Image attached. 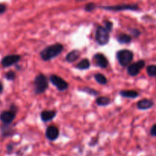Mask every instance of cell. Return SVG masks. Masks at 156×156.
<instances>
[{
	"label": "cell",
	"mask_w": 156,
	"mask_h": 156,
	"mask_svg": "<svg viewBox=\"0 0 156 156\" xmlns=\"http://www.w3.org/2000/svg\"><path fill=\"white\" fill-rule=\"evenodd\" d=\"M90 61L89 59L85 58V59H82L79 63L76 65V68L79 69L80 70H85V69H88L90 68Z\"/></svg>",
	"instance_id": "d6986e66"
},
{
	"label": "cell",
	"mask_w": 156,
	"mask_h": 156,
	"mask_svg": "<svg viewBox=\"0 0 156 156\" xmlns=\"http://www.w3.org/2000/svg\"><path fill=\"white\" fill-rule=\"evenodd\" d=\"M133 37L131 35L125 33H121L117 37V41L120 44H127L132 41Z\"/></svg>",
	"instance_id": "2e32d148"
},
{
	"label": "cell",
	"mask_w": 156,
	"mask_h": 156,
	"mask_svg": "<svg viewBox=\"0 0 156 156\" xmlns=\"http://www.w3.org/2000/svg\"><path fill=\"white\" fill-rule=\"evenodd\" d=\"M56 116V111H44L41 113V118L44 122H48L53 120Z\"/></svg>",
	"instance_id": "4fadbf2b"
},
{
	"label": "cell",
	"mask_w": 156,
	"mask_h": 156,
	"mask_svg": "<svg viewBox=\"0 0 156 156\" xmlns=\"http://www.w3.org/2000/svg\"><path fill=\"white\" fill-rule=\"evenodd\" d=\"M148 76L156 78V65H149L146 67Z\"/></svg>",
	"instance_id": "44dd1931"
},
{
	"label": "cell",
	"mask_w": 156,
	"mask_h": 156,
	"mask_svg": "<svg viewBox=\"0 0 156 156\" xmlns=\"http://www.w3.org/2000/svg\"><path fill=\"white\" fill-rule=\"evenodd\" d=\"M34 93L36 94H41L45 92L49 87L48 79L47 76L42 73L37 75L34 81Z\"/></svg>",
	"instance_id": "7a4b0ae2"
},
{
	"label": "cell",
	"mask_w": 156,
	"mask_h": 156,
	"mask_svg": "<svg viewBox=\"0 0 156 156\" xmlns=\"http://www.w3.org/2000/svg\"><path fill=\"white\" fill-rule=\"evenodd\" d=\"M150 134L151 136H152L156 137V123L155 124H154L153 126H152V128H151Z\"/></svg>",
	"instance_id": "83f0119b"
},
{
	"label": "cell",
	"mask_w": 156,
	"mask_h": 156,
	"mask_svg": "<svg viewBox=\"0 0 156 156\" xmlns=\"http://www.w3.org/2000/svg\"><path fill=\"white\" fill-rule=\"evenodd\" d=\"M97 9V5L94 2H89L85 5V10L86 12H91Z\"/></svg>",
	"instance_id": "cb8c5ba5"
},
{
	"label": "cell",
	"mask_w": 156,
	"mask_h": 156,
	"mask_svg": "<svg viewBox=\"0 0 156 156\" xmlns=\"http://www.w3.org/2000/svg\"><path fill=\"white\" fill-rule=\"evenodd\" d=\"M5 78L9 81H13L16 78V74L14 71H9L5 75Z\"/></svg>",
	"instance_id": "d4e9b609"
},
{
	"label": "cell",
	"mask_w": 156,
	"mask_h": 156,
	"mask_svg": "<svg viewBox=\"0 0 156 156\" xmlns=\"http://www.w3.org/2000/svg\"><path fill=\"white\" fill-rule=\"evenodd\" d=\"M129 31H130L131 37H133L137 38L140 36V34H141V32H140V30L137 28L130 29V30H129Z\"/></svg>",
	"instance_id": "484cf974"
},
{
	"label": "cell",
	"mask_w": 156,
	"mask_h": 156,
	"mask_svg": "<svg viewBox=\"0 0 156 156\" xmlns=\"http://www.w3.org/2000/svg\"><path fill=\"white\" fill-rule=\"evenodd\" d=\"M99 8L105 10L112 11V12H120V11H138L139 5L132 3V4H120L117 5H107L100 6Z\"/></svg>",
	"instance_id": "8992f818"
},
{
	"label": "cell",
	"mask_w": 156,
	"mask_h": 156,
	"mask_svg": "<svg viewBox=\"0 0 156 156\" xmlns=\"http://www.w3.org/2000/svg\"><path fill=\"white\" fill-rule=\"evenodd\" d=\"M2 91H3V85L0 82V94L2 92Z\"/></svg>",
	"instance_id": "f546056e"
},
{
	"label": "cell",
	"mask_w": 156,
	"mask_h": 156,
	"mask_svg": "<svg viewBox=\"0 0 156 156\" xmlns=\"http://www.w3.org/2000/svg\"><path fill=\"white\" fill-rule=\"evenodd\" d=\"M104 24H105L104 27H105V29H106L109 33H111V32L112 31L113 28H114V23L111 21H110V20H105V21H104Z\"/></svg>",
	"instance_id": "7402d4cb"
},
{
	"label": "cell",
	"mask_w": 156,
	"mask_h": 156,
	"mask_svg": "<svg viewBox=\"0 0 156 156\" xmlns=\"http://www.w3.org/2000/svg\"><path fill=\"white\" fill-rule=\"evenodd\" d=\"M7 10V5L4 3H0V15L5 13Z\"/></svg>",
	"instance_id": "4316f807"
},
{
	"label": "cell",
	"mask_w": 156,
	"mask_h": 156,
	"mask_svg": "<svg viewBox=\"0 0 156 156\" xmlns=\"http://www.w3.org/2000/svg\"><path fill=\"white\" fill-rule=\"evenodd\" d=\"M146 66V62L143 59L137 61L134 63L130 64L127 67V73L130 76H136L140 74L141 70Z\"/></svg>",
	"instance_id": "ba28073f"
},
{
	"label": "cell",
	"mask_w": 156,
	"mask_h": 156,
	"mask_svg": "<svg viewBox=\"0 0 156 156\" xmlns=\"http://www.w3.org/2000/svg\"><path fill=\"white\" fill-rule=\"evenodd\" d=\"M81 91H84V92H86L88 94H91V95L93 96H97L99 94V92L96 90L93 89V88H81Z\"/></svg>",
	"instance_id": "603a6c76"
},
{
	"label": "cell",
	"mask_w": 156,
	"mask_h": 156,
	"mask_svg": "<svg viewBox=\"0 0 156 156\" xmlns=\"http://www.w3.org/2000/svg\"><path fill=\"white\" fill-rule=\"evenodd\" d=\"M21 56L18 54H10L4 56L1 61V64L4 68L10 67L18 63L21 59Z\"/></svg>",
	"instance_id": "9c48e42d"
},
{
	"label": "cell",
	"mask_w": 156,
	"mask_h": 156,
	"mask_svg": "<svg viewBox=\"0 0 156 156\" xmlns=\"http://www.w3.org/2000/svg\"><path fill=\"white\" fill-rule=\"evenodd\" d=\"M50 80L51 83L56 88V89L59 91H64L69 88V83L66 81L64 80L62 78L56 76V75H51L50 76Z\"/></svg>",
	"instance_id": "52a82bcc"
},
{
	"label": "cell",
	"mask_w": 156,
	"mask_h": 156,
	"mask_svg": "<svg viewBox=\"0 0 156 156\" xmlns=\"http://www.w3.org/2000/svg\"><path fill=\"white\" fill-rule=\"evenodd\" d=\"M46 137L50 141H55L59 136V130L56 126H49L46 129Z\"/></svg>",
	"instance_id": "8fae6325"
},
{
	"label": "cell",
	"mask_w": 156,
	"mask_h": 156,
	"mask_svg": "<svg viewBox=\"0 0 156 156\" xmlns=\"http://www.w3.org/2000/svg\"><path fill=\"white\" fill-rule=\"evenodd\" d=\"M120 95L126 98H136L140 95V93L134 90H122L120 91Z\"/></svg>",
	"instance_id": "9a60e30c"
},
{
	"label": "cell",
	"mask_w": 156,
	"mask_h": 156,
	"mask_svg": "<svg viewBox=\"0 0 156 156\" xmlns=\"http://www.w3.org/2000/svg\"><path fill=\"white\" fill-rule=\"evenodd\" d=\"M154 105H155V103L153 101L148 98L142 99V100L139 101L136 104L137 108L141 111H146V110L150 109Z\"/></svg>",
	"instance_id": "7c38bea8"
},
{
	"label": "cell",
	"mask_w": 156,
	"mask_h": 156,
	"mask_svg": "<svg viewBox=\"0 0 156 156\" xmlns=\"http://www.w3.org/2000/svg\"><path fill=\"white\" fill-rule=\"evenodd\" d=\"M111 100L110 98L106 97V96H101V97L97 98L95 100V103L98 106L100 107H106L111 104Z\"/></svg>",
	"instance_id": "e0dca14e"
},
{
	"label": "cell",
	"mask_w": 156,
	"mask_h": 156,
	"mask_svg": "<svg viewBox=\"0 0 156 156\" xmlns=\"http://www.w3.org/2000/svg\"><path fill=\"white\" fill-rule=\"evenodd\" d=\"M117 61L120 63V65L123 67L129 66V64L133 61L134 57L133 53L131 50L124 49V50H120L117 52L116 54Z\"/></svg>",
	"instance_id": "3957f363"
},
{
	"label": "cell",
	"mask_w": 156,
	"mask_h": 156,
	"mask_svg": "<svg viewBox=\"0 0 156 156\" xmlns=\"http://www.w3.org/2000/svg\"><path fill=\"white\" fill-rule=\"evenodd\" d=\"M13 149H14V146L12 144H9L7 146V147H6V149H7V152L8 153H11V152L13 151Z\"/></svg>",
	"instance_id": "f1b7e54d"
},
{
	"label": "cell",
	"mask_w": 156,
	"mask_h": 156,
	"mask_svg": "<svg viewBox=\"0 0 156 156\" xmlns=\"http://www.w3.org/2000/svg\"><path fill=\"white\" fill-rule=\"evenodd\" d=\"M1 133L3 137H8L13 135L14 131L9 125H3L1 128Z\"/></svg>",
	"instance_id": "ac0fdd59"
},
{
	"label": "cell",
	"mask_w": 156,
	"mask_h": 156,
	"mask_svg": "<svg viewBox=\"0 0 156 156\" xmlns=\"http://www.w3.org/2000/svg\"><path fill=\"white\" fill-rule=\"evenodd\" d=\"M95 39L100 46L107 45L110 41V33L104 26L98 25L95 31Z\"/></svg>",
	"instance_id": "5b68a950"
},
{
	"label": "cell",
	"mask_w": 156,
	"mask_h": 156,
	"mask_svg": "<svg viewBox=\"0 0 156 156\" xmlns=\"http://www.w3.org/2000/svg\"><path fill=\"white\" fill-rule=\"evenodd\" d=\"M64 50V47L62 44L59 43L52 44V45L48 46L45 47L42 51L40 53V56L44 61H50L54 58L57 57L59 55L62 53Z\"/></svg>",
	"instance_id": "6da1fadb"
},
{
	"label": "cell",
	"mask_w": 156,
	"mask_h": 156,
	"mask_svg": "<svg viewBox=\"0 0 156 156\" xmlns=\"http://www.w3.org/2000/svg\"><path fill=\"white\" fill-rule=\"evenodd\" d=\"M18 108L15 105H12L9 111H5L0 114V121L4 125H10L16 117Z\"/></svg>",
	"instance_id": "277c9868"
},
{
	"label": "cell",
	"mask_w": 156,
	"mask_h": 156,
	"mask_svg": "<svg viewBox=\"0 0 156 156\" xmlns=\"http://www.w3.org/2000/svg\"><path fill=\"white\" fill-rule=\"evenodd\" d=\"M80 57V52L78 50H73L70 51L66 56V60L68 62H74Z\"/></svg>",
	"instance_id": "5bb4252c"
},
{
	"label": "cell",
	"mask_w": 156,
	"mask_h": 156,
	"mask_svg": "<svg viewBox=\"0 0 156 156\" xmlns=\"http://www.w3.org/2000/svg\"><path fill=\"white\" fill-rule=\"evenodd\" d=\"M94 78L96 82L100 84V85H105L108 83V79H107L105 75L101 74V73H96L94 76Z\"/></svg>",
	"instance_id": "ffe728a7"
},
{
	"label": "cell",
	"mask_w": 156,
	"mask_h": 156,
	"mask_svg": "<svg viewBox=\"0 0 156 156\" xmlns=\"http://www.w3.org/2000/svg\"><path fill=\"white\" fill-rule=\"evenodd\" d=\"M94 63L96 66L101 69H106L109 65L108 58L105 56V54L101 53H98L94 55Z\"/></svg>",
	"instance_id": "30bf717a"
}]
</instances>
